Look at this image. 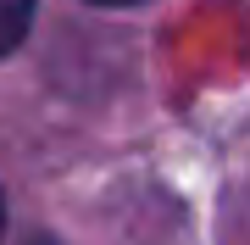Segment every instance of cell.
<instances>
[{"mask_svg":"<svg viewBox=\"0 0 250 245\" xmlns=\"http://www.w3.org/2000/svg\"><path fill=\"white\" fill-rule=\"evenodd\" d=\"M28 22H34V0H0V62L22 45Z\"/></svg>","mask_w":250,"mask_h":245,"instance_id":"obj_1","label":"cell"},{"mask_svg":"<svg viewBox=\"0 0 250 245\" xmlns=\"http://www.w3.org/2000/svg\"><path fill=\"white\" fill-rule=\"evenodd\" d=\"M95 6H139V0H95Z\"/></svg>","mask_w":250,"mask_h":245,"instance_id":"obj_2","label":"cell"},{"mask_svg":"<svg viewBox=\"0 0 250 245\" xmlns=\"http://www.w3.org/2000/svg\"><path fill=\"white\" fill-rule=\"evenodd\" d=\"M0 228H6V206H0Z\"/></svg>","mask_w":250,"mask_h":245,"instance_id":"obj_3","label":"cell"}]
</instances>
